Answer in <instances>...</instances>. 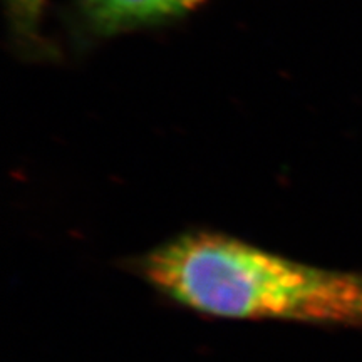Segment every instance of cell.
<instances>
[{"instance_id": "obj_1", "label": "cell", "mask_w": 362, "mask_h": 362, "mask_svg": "<svg viewBox=\"0 0 362 362\" xmlns=\"http://www.w3.org/2000/svg\"><path fill=\"white\" fill-rule=\"evenodd\" d=\"M136 270L202 315L362 327V272L302 264L230 235H178L139 257Z\"/></svg>"}, {"instance_id": "obj_2", "label": "cell", "mask_w": 362, "mask_h": 362, "mask_svg": "<svg viewBox=\"0 0 362 362\" xmlns=\"http://www.w3.org/2000/svg\"><path fill=\"white\" fill-rule=\"evenodd\" d=\"M202 2L205 0H79L78 13L89 34L107 37L176 19Z\"/></svg>"}, {"instance_id": "obj_3", "label": "cell", "mask_w": 362, "mask_h": 362, "mask_svg": "<svg viewBox=\"0 0 362 362\" xmlns=\"http://www.w3.org/2000/svg\"><path fill=\"white\" fill-rule=\"evenodd\" d=\"M47 0H6L8 21L13 33L24 39H35Z\"/></svg>"}]
</instances>
